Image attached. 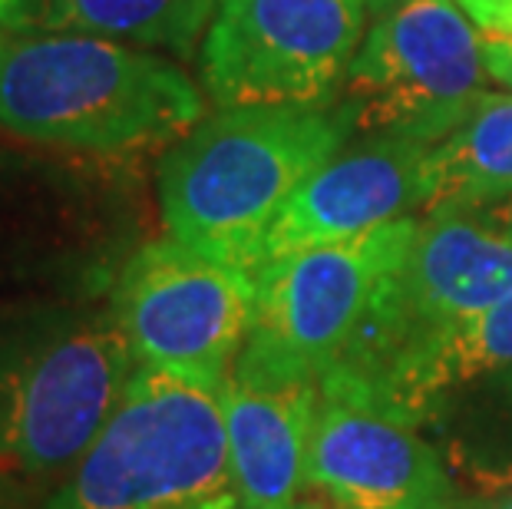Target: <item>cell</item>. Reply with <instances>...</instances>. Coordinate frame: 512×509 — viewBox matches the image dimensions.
Masks as SVG:
<instances>
[{"mask_svg":"<svg viewBox=\"0 0 512 509\" xmlns=\"http://www.w3.org/2000/svg\"><path fill=\"white\" fill-rule=\"evenodd\" d=\"M347 106H222L202 116L159 162L169 238L255 275L261 245L311 172L344 149Z\"/></svg>","mask_w":512,"mask_h":509,"instance_id":"obj_1","label":"cell"},{"mask_svg":"<svg viewBox=\"0 0 512 509\" xmlns=\"http://www.w3.org/2000/svg\"><path fill=\"white\" fill-rule=\"evenodd\" d=\"M205 116L176 63L86 34H0V129L83 153L176 143Z\"/></svg>","mask_w":512,"mask_h":509,"instance_id":"obj_2","label":"cell"},{"mask_svg":"<svg viewBox=\"0 0 512 509\" xmlns=\"http://www.w3.org/2000/svg\"><path fill=\"white\" fill-rule=\"evenodd\" d=\"M133 374L113 311L0 305V470L50 493L110 424Z\"/></svg>","mask_w":512,"mask_h":509,"instance_id":"obj_3","label":"cell"},{"mask_svg":"<svg viewBox=\"0 0 512 509\" xmlns=\"http://www.w3.org/2000/svg\"><path fill=\"white\" fill-rule=\"evenodd\" d=\"M40 509H242L219 397L136 367L110 424Z\"/></svg>","mask_w":512,"mask_h":509,"instance_id":"obj_4","label":"cell"},{"mask_svg":"<svg viewBox=\"0 0 512 509\" xmlns=\"http://www.w3.org/2000/svg\"><path fill=\"white\" fill-rule=\"evenodd\" d=\"M420 219H394L357 238L265 262L242 348L321 381L351 357L407 258Z\"/></svg>","mask_w":512,"mask_h":509,"instance_id":"obj_5","label":"cell"},{"mask_svg":"<svg viewBox=\"0 0 512 509\" xmlns=\"http://www.w3.org/2000/svg\"><path fill=\"white\" fill-rule=\"evenodd\" d=\"M483 34L453 0H397L347 67V110L370 136L437 146L486 93Z\"/></svg>","mask_w":512,"mask_h":509,"instance_id":"obj_6","label":"cell"},{"mask_svg":"<svg viewBox=\"0 0 512 509\" xmlns=\"http://www.w3.org/2000/svg\"><path fill=\"white\" fill-rule=\"evenodd\" d=\"M110 311L136 367L219 397L252 331L255 278L162 238L123 265Z\"/></svg>","mask_w":512,"mask_h":509,"instance_id":"obj_7","label":"cell"},{"mask_svg":"<svg viewBox=\"0 0 512 509\" xmlns=\"http://www.w3.org/2000/svg\"><path fill=\"white\" fill-rule=\"evenodd\" d=\"M367 0H222L202 40L219 106L328 103L364 40Z\"/></svg>","mask_w":512,"mask_h":509,"instance_id":"obj_8","label":"cell"},{"mask_svg":"<svg viewBox=\"0 0 512 509\" xmlns=\"http://www.w3.org/2000/svg\"><path fill=\"white\" fill-rule=\"evenodd\" d=\"M318 394L308 490L344 509H463L450 463L413 420L357 394Z\"/></svg>","mask_w":512,"mask_h":509,"instance_id":"obj_9","label":"cell"},{"mask_svg":"<svg viewBox=\"0 0 512 509\" xmlns=\"http://www.w3.org/2000/svg\"><path fill=\"white\" fill-rule=\"evenodd\" d=\"M318 381L252 351H238L219 391L228 470L242 509H294L308 486Z\"/></svg>","mask_w":512,"mask_h":509,"instance_id":"obj_10","label":"cell"},{"mask_svg":"<svg viewBox=\"0 0 512 509\" xmlns=\"http://www.w3.org/2000/svg\"><path fill=\"white\" fill-rule=\"evenodd\" d=\"M427 153L430 146L417 139L374 136L328 159L281 209L261 245L258 268L304 248L347 242L420 209Z\"/></svg>","mask_w":512,"mask_h":509,"instance_id":"obj_11","label":"cell"},{"mask_svg":"<svg viewBox=\"0 0 512 509\" xmlns=\"http://www.w3.org/2000/svg\"><path fill=\"white\" fill-rule=\"evenodd\" d=\"M512 202V93H483L423 162L427 212H486Z\"/></svg>","mask_w":512,"mask_h":509,"instance_id":"obj_12","label":"cell"},{"mask_svg":"<svg viewBox=\"0 0 512 509\" xmlns=\"http://www.w3.org/2000/svg\"><path fill=\"white\" fill-rule=\"evenodd\" d=\"M512 364V291L496 301L493 308L479 314L476 321L446 338L440 348L423 354L417 364L400 371L390 381L384 404L394 414L413 420L417 427L430 424L433 410L443 397L460 387L479 381V377L503 371Z\"/></svg>","mask_w":512,"mask_h":509,"instance_id":"obj_13","label":"cell"},{"mask_svg":"<svg viewBox=\"0 0 512 509\" xmlns=\"http://www.w3.org/2000/svg\"><path fill=\"white\" fill-rule=\"evenodd\" d=\"M222 0H43L37 24L192 57Z\"/></svg>","mask_w":512,"mask_h":509,"instance_id":"obj_14","label":"cell"},{"mask_svg":"<svg viewBox=\"0 0 512 509\" xmlns=\"http://www.w3.org/2000/svg\"><path fill=\"white\" fill-rule=\"evenodd\" d=\"M430 424L446 463L496 496L512 490V364L443 397Z\"/></svg>","mask_w":512,"mask_h":509,"instance_id":"obj_15","label":"cell"},{"mask_svg":"<svg viewBox=\"0 0 512 509\" xmlns=\"http://www.w3.org/2000/svg\"><path fill=\"white\" fill-rule=\"evenodd\" d=\"M479 27V34H503L512 30V0H453Z\"/></svg>","mask_w":512,"mask_h":509,"instance_id":"obj_16","label":"cell"},{"mask_svg":"<svg viewBox=\"0 0 512 509\" xmlns=\"http://www.w3.org/2000/svg\"><path fill=\"white\" fill-rule=\"evenodd\" d=\"M483 57H486V73L496 83H503L512 93V30L503 34H483Z\"/></svg>","mask_w":512,"mask_h":509,"instance_id":"obj_17","label":"cell"},{"mask_svg":"<svg viewBox=\"0 0 512 509\" xmlns=\"http://www.w3.org/2000/svg\"><path fill=\"white\" fill-rule=\"evenodd\" d=\"M43 500H47V490H40L37 483L0 470V509H40Z\"/></svg>","mask_w":512,"mask_h":509,"instance_id":"obj_18","label":"cell"},{"mask_svg":"<svg viewBox=\"0 0 512 509\" xmlns=\"http://www.w3.org/2000/svg\"><path fill=\"white\" fill-rule=\"evenodd\" d=\"M43 0H0V27L4 30H27L30 24H37Z\"/></svg>","mask_w":512,"mask_h":509,"instance_id":"obj_19","label":"cell"},{"mask_svg":"<svg viewBox=\"0 0 512 509\" xmlns=\"http://www.w3.org/2000/svg\"><path fill=\"white\" fill-rule=\"evenodd\" d=\"M483 509H512V490L509 493H499V496H493Z\"/></svg>","mask_w":512,"mask_h":509,"instance_id":"obj_20","label":"cell"},{"mask_svg":"<svg viewBox=\"0 0 512 509\" xmlns=\"http://www.w3.org/2000/svg\"><path fill=\"white\" fill-rule=\"evenodd\" d=\"M294 509H344V506H334L328 500H308V503H294Z\"/></svg>","mask_w":512,"mask_h":509,"instance_id":"obj_21","label":"cell"},{"mask_svg":"<svg viewBox=\"0 0 512 509\" xmlns=\"http://www.w3.org/2000/svg\"><path fill=\"white\" fill-rule=\"evenodd\" d=\"M499 229H503V232L512 238V202L503 209V219H499Z\"/></svg>","mask_w":512,"mask_h":509,"instance_id":"obj_22","label":"cell"},{"mask_svg":"<svg viewBox=\"0 0 512 509\" xmlns=\"http://www.w3.org/2000/svg\"><path fill=\"white\" fill-rule=\"evenodd\" d=\"M0 34H4V27H0Z\"/></svg>","mask_w":512,"mask_h":509,"instance_id":"obj_23","label":"cell"}]
</instances>
